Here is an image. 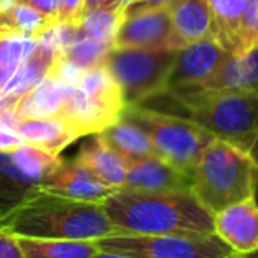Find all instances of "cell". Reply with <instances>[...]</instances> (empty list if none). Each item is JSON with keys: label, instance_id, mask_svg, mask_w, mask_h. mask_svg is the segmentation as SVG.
Returning <instances> with one entry per match:
<instances>
[{"label": "cell", "instance_id": "obj_24", "mask_svg": "<svg viewBox=\"0 0 258 258\" xmlns=\"http://www.w3.org/2000/svg\"><path fill=\"white\" fill-rule=\"evenodd\" d=\"M20 239L23 258H92L100 251L97 241L76 239Z\"/></svg>", "mask_w": 258, "mask_h": 258}, {"label": "cell", "instance_id": "obj_30", "mask_svg": "<svg viewBox=\"0 0 258 258\" xmlns=\"http://www.w3.org/2000/svg\"><path fill=\"white\" fill-rule=\"evenodd\" d=\"M0 258H23L18 235L0 228Z\"/></svg>", "mask_w": 258, "mask_h": 258}, {"label": "cell", "instance_id": "obj_11", "mask_svg": "<svg viewBox=\"0 0 258 258\" xmlns=\"http://www.w3.org/2000/svg\"><path fill=\"white\" fill-rule=\"evenodd\" d=\"M123 109H125L123 102H112L88 95L72 85L65 97L60 116L79 134V137H83L99 134L109 125L116 123L121 118Z\"/></svg>", "mask_w": 258, "mask_h": 258}, {"label": "cell", "instance_id": "obj_40", "mask_svg": "<svg viewBox=\"0 0 258 258\" xmlns=\"http://www.w3.org/2000/svg\"><path fill=\"white\" fill-rule=\"evenodd\" d=\"M2 2H4V0H0V4H2Z\"/></svg>", "mask_w": 258, "mask_h": 258}, {"label": "cell", "instance_id": "obj_36", "mask_svg": "<svg viewBox=\"0 0 258 258\" xmlns=\"http://www.w3.org/2000/svg\"><path fill=\"white\" fill-rule=\"evenodd\" d=\"M249 156H251V160H253V163L256 165V169H258V136H256V139H255V143H253V146H251V150L248 151Z\"/></svg>", "mask_w": 258, "mask_h": 258}, {"label": "cell", "instance_id": "obj_2", "mask_svg": "<svg viewBox=\"0 0 258 258\" xmlns=\"http://www.w3.org/2000/svg\"><path fill=\"white\" fill-rule=\"evenodd\" d=\"M116 234L213 232V216L190 190L136 191L116 188L102 201Z\"/></svg>", "mask_w": 258, "mask_h": 258}, {"label": "cell", "instance_id": "obj_31", "mask_svg": "<svg viewBox=\"0 0 258 258\" xmlns=\"http://www.w3.org/2000/svg\"><path fill=\"white\" fill-rule=\"evenodd\" d=\"M25 6L32 7L42 16L49 18L54 23H58V11H60V0H16Z\"/></svg>", "mask_w": 258, "mask_h": 258}, {"label": "cell", "instance_id": "obj_3", "mask_svg": "<svg viewBox=\"0 0 258 258\" xmlns=\"http://www.w3.org/2000/svg\"><path fill=\"white\" fill-rule=\"evenodd\" d=\"M160 97L176 104L216 139L249 151L258 136V92L235 88L165 90Z\"/></svg>", "mask_w": 258, "mask_h": 258}, {"label": "cell", "instance_id": "obj_34", "mask_svg": "<svg viewBox=\"0 0 258 258\" xmlns=\"http://www.w3.org/2000/svg\"><path fill=\"white\" fill-rule=\"evenodd\" d=\"M102 7V9H119L118 0H85V11Z\"/></svg>", "mask_w": 258, "mask_h": 258}, {"label": "cell", "instance_id": "obj_7", "mask_svg": "<svg viewBox=\"0 0 258 258\" xmlns=\"http://www.w3.org/2000/svg\"><path fill=\"white\" fill-rule=\"evenodd\" d=\"M176 49L112 48L107 69L121 88L125 105H137L167 90Z\"/></svg>", "mask_w": 258, "mask_h": 258}, {"label": "cell", "instance_id": "obj_5", "mask_svg": "<svg viewBox=\"0 0 258 258\" xmlns=\"http://www.w3.org/2000/svg\"><path fill=\"white\" fill-rule=\"evenodd\" d=\"M121 118L143 128L155 153L184 174H190L202 151L216 139L190 118L148 105H125Z\"/></svg>", "mask_w": 258, "mask_h": 258}, {"label": "cell", "instance_id": "obj_41", "mask_svg": "<svg viewBox=\"0 0 258 258\" xmlns=\"http://www.w3.org/2000/svg\"><path fill=\"white\" fill-rule=\"evenodd\" d=\"M4 2H7V0H4Z\"/></svg>", "mask_w": 258, "mask_h": 258}, {"label": "cell", "instance_id": "obj_1", "mask_svg": "<svg viewBox=\"0 0 258 258\" xmlns=\"http://www.w3.org/2000/svg\"><path fill=\"white\" fill-rule=\"evenodd\" d=\"M0 228L30 239L99 241L116 234L102 202L74 201L42 188L0 214Z\"/></svg>", "mask_w": 258, "mask_h": 258}, {"label": "cell", "instance_id": "obj_18", "mask_svg": "<svg viewBox=\"0 0 258 258\" xmlns=\"http://www.w3.org/2000/svg\"><path fill=\"white\" fill-rule=\"evenodd\" d=\"M76 160L92 170L104 184H107L112 190L123 186L128 162L114 150H111L99 134H93L92 139L83 144Z\"/></svg>", "mask_w": 258, "mask_h": 258}, {"label": "cell", "instance_id": "obj_15", "mask_svg": "<svg viewBox=\"0 0 258 258\" xmlns=\"http://www.w3.org/2000/svg\"><path fill=\"white\" fill-rule=\"evenodd\" d=\"M61 54L63 51L49 41L48 35L41 34L37 37V46H35L34 53L18 67V71L14 72L13 78L7 81V85L0 93L14 105L21 95L30 92L51 74L53 67L61 58Z\"/></svg>", "mask_w": 258, "mask_h": 258}, {"label": "cell", "instance_id": "obj_28", "mask_svg": "<svg viewBox=\"0 0 258 258\" xmlns=\"http://www.w3.org/2000/svg\"><path fill=\"white\" fill-rule=\"evenodd\" d=\"M239 42H241L239 53L246 51V49L258 42V0H244Z\"/></svg>", "mask_w": 258, "mask_h": 258}, {"label": "cell", "instance_id": "obj_14", "mask_svg": "<svg viewBox=\"0 0 258 258\" xmlns=\"http://www.w3.org/2000/svg\"><path fill=\"white\" fill-rule=\"evenodd\" d=\"M121 188L136 191L190 190V177L158 155H151L130 160Z\"/></svg>", "mask_w": 258, "mask_h": 258}, {"label": "cell", "instance_id": "obj_9", "mask_svg": "<svg viewBox=\"0 0 258 258\" xmlns=\"http://www.w3.org/2000/svg\"><path fill=\"white\" fill-rule=\"evenodd\" d=\"M114 48L179 49L183 46L176 37L169 7H155L123 14Z\"/></svg>", "mask_w": 258, "mask_h": 258}, {"label": "cell", "instance_id": "obj_16", "mask_svg": "<svg viewBox=\"0 0 258 258\" xmlns=\"http://www.w3.org/2000/svg\"><path fill=\"white\" fill-rule=\"evenodd\" d=\"M14 130L25 144L35 146L54 156H60L69 144L79 139V134L61 116L41 119H18Z\"/></svg>", "mask_w": 258, "mask_h": 258}, {"label": "cell", "instance_id": "obj_27", "mask_svg": "<svg viewBox=\"0 0 258 258\" xmlns=\"http://www.w3.org/2000/svg\"><path fill=\"white\" fill-rule=\"evenodd\" d=\"M114 48L111 44H105V42L95 41L92 37H86L79 32V35L63 49V58L65 61H69L74 67L86 71V69L99 67L107 61L109 51Z\"/></svg>", "mask_w": 258, "mask_h": 258}, {"label": "cell", "instance_id": "obj_35", "mask_svg": "<svg viewBox=\"0 0 258 258\" xmlns=\"http://www.w3.org/2000/svg\"><path fill=\"white\" fill-rule=\"evenodd\" d=\"M92 258H132V256H126V255H121V253H112V251H104V249H100L99 253H97L95 256Z\"/></svg>", "mask_w": 258, "mask_h": 258}, {"label": "cell", "instance_id": "obj_19", "mask_svg": "<svg viewBox=\"0 0 258 258\" xmlns=\"http://www.w3.org/2000/svg\"><path fill=\"white\" fill-rule=\"evenodd\" d=\"M201 88H235L258 92V42L239 54H228L216 74Z\"/></svg>", "mask_w": 258, "mask_h": 258}, {"label": "cell", "instance_id": "obj_32", "mask_svg": "<svg viewBox=\"0 0 258 258\" xmlns=\"http://www.w3.org/2000/svg\"><path fill=\"white\" fill-rule=\"evenodd\" d=\"M21 144H25V143H23V139L18 136L16 130H14L13 126L0 121V151L16 150Z\"/></svg>", "mask_w": 258, "mask_h": 258}, {"label": "cell", "instance_id": "obj_8", "mask_svg": "<svg viewBox=\"0 0 258 258\" xmlns=\"http://www.w3.org/2000/svg\"><path fill=\"white\" fill-rule=\"evenodd\" d=\"M60 156L49 155L30 144L0 151V214L11 211L42 186Z\"/></svg>", "mask_w": 258, "mask_h": 258}, {"label": "cell", "instance_id": "obj_17", "mask_svg": "<svg viewBox=\"0 0 258 258\" xmlns=\"http://www.w3.org/2000/svg\"><path fill=\"white\" fill-rule=\"evenodd\" d=\"M72 85L61 83L54 78H46L35 88L27 92L13 105L20 119H41L60 116L65 97Z\"/></svg>", "mask_w": 258, "mask_h": 258}, {"label": "cell", "instance_id": "obj_10", "mask_svg": "<svg viewBox=\"0 0 258 258\" xmlns=\"http://www.w3.org/2000/svg\"><path fill=\"white\" fill-rule=\"evenodd\" d=\"M228 54L213 37H204L176 49L167 90L201 88L216 74Z\"/></svg>", "mask_w": 258, "mask_h": 258}, {"label": "cell", "instance_id": "obj_33", "mask_svg": "<svg viewBox=\"0 0 258 258\" xmlns=\"http://www.w3.org/2000/svg\"><path fill=\"white\" fill-rule=\"evenodd\" d=\"M176 0H132L130 6L123 11V14L137 13L144 9H155V7H170Z\"/></svg>", "mask_w": 258, "mask_h": 258}, {"label": "cell", "instance_id": "obj_26", "mask_svg": "<svg viewBox=\"0 0 258 258\" xmlns=\"http://www.w3.org/2000/svg\"><path fill=\"white\" fill-rule=\"evenodd\" d=\"M37 39L21 35H0V92L21 63L34 53Z\"/></svg>", "mask_w": 258, "mask_h": 258}, {"label": "cell", "instance_id": "obj_39", "mask_svg": "<svg viewBox=\"0 0 258 258\" xmlns=\"http://www.w3.org/2000/svg\"><path fill=\"white\" fill-rule=\"evenodd\" d=\"M256 199H258V181H256Z\"/></svg>", "mask_w": 258, "mask_h": 258}, {"label": "cell", "instance_id": "obj_20", "mask_svg": "<svg viewBox=\"0 0 258 258\" xmlns=\"http://www.w3.org/2000/svg\"><path fill=\"white\" fill-rule=\"evenodd\" d=\"M172 27L181 46L211 35L209 0H176L169 7Z\"/></svg>", "mask_w": 258, "mask_h": 258}, {"label": "cell", "instance_id": "obj_29", "mask_svg": "<svg viewBox=\"0 0 258 258\" xmlns=\"http://www.w3.org/2000/svg\"><path fill=\"white\" fill-rule=\"evenodd\" d=\"M85 13V0H60L58 23L79 25Z\"/></svg>", "mask_w": 258, "mask_h": 258}, {"label": "cell", "instance_id": "obj_25", "mask_svg": "<svg viewBox=\"0 0 258 258\" xmlns=\"http://www.w3.org/2000/svg\"><path fill=\"white\" fill-rule=\"evenodd\" d=\"M121 20V9H102V7L86 9L79 23V32L86 37L114 46V37Z\"/></svg>", "mask_w": 258, "mask_h": 258}, {"label": "cell", "instance_id": "obj_13", "mask_svg": "<svg viewBox=\"0 0 258 258\" xmlns=\"http://www.w3.org/2000/svg\"><path fill=\"white\" fill-rule=\"evenodd\" d=\"M42 190L54 191L63 197L74 201L102 202L112 191L107 184H104L90 169H86L78 160L60 158L58 165L42 181Z\"/></svg>", "mask_w": 258, "mask_h": 258}, {"label": "cell", "instance_id": "obj_4", "mask_svg": "<svg viewBox=\"0 0 258 258\" xmlns=\"http://www.w3.org/2000/svg\"><path fill=\"white\" fill-rule=\"evenodd\" d=\"M190 191L213 216L225 207L256 197L258 169L248 151L214 139L188 174Z\"/></svg>", "mask_w": 258, "mask_h": 258}, {"label": "cell", "instance_id": "obj_22", "mask_svg": "<svg viewBox=\"0 0 258 258\" xmlns=\"http://www.w3.org/2000/svg\"><path fill=\"white\" fill-rule=\"evenodd\" d=\"M99 136L111 150L121 155L126 162L156 155L148 134L125 118H119L116 123L109 125L102 132H99Z\"/></svg>", "mask_w": 258, "mask_h": 258}, {"label": "cell", "instance_id": "obj_38", "mask_svg": "<svg viewBox=\"0 0 258 258\" xmlns=\"http://www.w3.org/2000/svg\"><path fill=\"white\" fill-rule=\"evenodd\" d=\"M230 258H251V255H234V256H230Z\"/></svg>", "mask_w": 258, "mask_h": 258}, {"label": "cell", "instance_id": "obj_23", "mask_svg": "<svg viewBox=\"0 0 258 258\" xmlns=\"http://www.w3.org/2000/svg\"><path fill=\"white\" fill-rule=\"evenodd\" d=\"M53 25L54 21L21 2L7 0L0 4V35H21V37L37 39Z\"/></svg>", "mask_w": 258, "mask_h": 258}, {"label": "cell", "instance_id": "obj_37", "mask_svg": "<svg viewBox=\"0 0 258 258\" xmlns=\"http://www.w3.org/2000/svg\"><path fill=\"white\" fill-rule=\"evenodd\" d=\"M130 2H132V0H118V6H119V9H121V11H125L126 7L130 6Z\"/></svg>", "mask_w": 258, "mask_h": 258}, {"label": "cell", "instance_id": "obj_6", "mask_svg": "<svg viewBox=\"0 0 258 258\" xmlns=\"http://www.w3.org/2000/svg\"><path fill=\"white\" fill-rule=\"evenodd\" d=\"M100 249L132 258H230L235 253L216 234H112L97 241Z\"/></svg>", "mask_w": 258, "mask_h": 258}, {"label": "cell", "instance_id": "obj_12", "mask_svg": "<svg viewBox=\"0 0 258 258\" xmlns=\"http://www.w3.org/2000/svg\"><path fill=\"white\" fill-rule=\"evenodd\" d=\"M213 232L239 255L258 253V199H246L213 214Z\"/></svg>", "mask_w": 258, "mask_h": 258}, {"label": "cell", "instance_id": "obj_21", "mask_svg": "<svg viewBox=\"0 0 258 258\" xmlns=\"http://www.w3.org/2000/svg\"><path fill=\"white\" fill-rule=\"evenodd\" d=\"M211 7V35L221 48L230 54L241 49L239 32L244 0H209Z\"/></svg>", "mask_w": 258, "mask_h": 258}]
</instances>
